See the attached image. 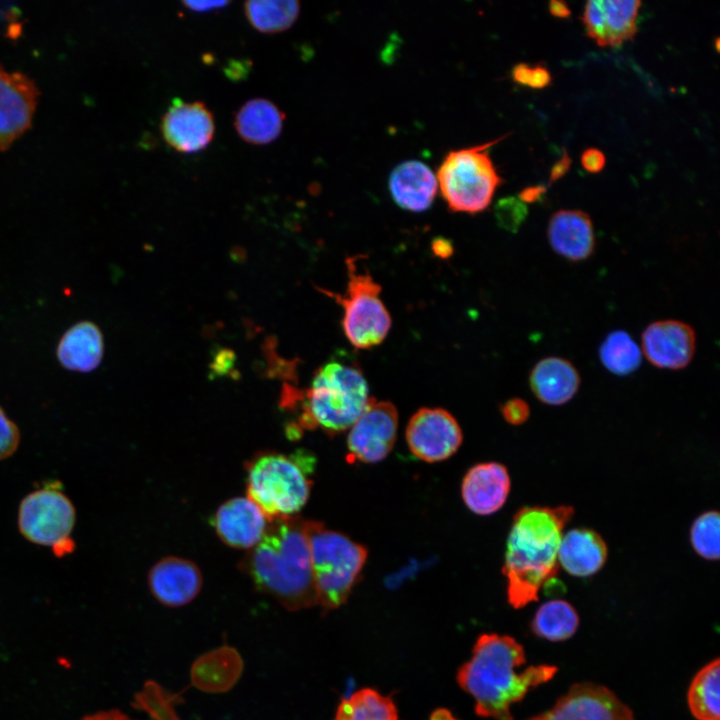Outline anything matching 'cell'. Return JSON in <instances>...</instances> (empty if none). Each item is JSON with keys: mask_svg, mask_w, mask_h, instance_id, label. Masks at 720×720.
Wrapping results in <instances>:
<instances>
[{"mask_svg": "<svg viewBox=\"0 0 720 720\" xmlns=\"http://www.w3.org/2000/svg\"><path fill=\"white\" fill-rule=\"evenodd\" d=\"M524 647L513 637L496 633L481 634L471 658L457 671V683L475 702V713L494 720H513L511 706L533 688L554 678L558 667L525 664Z\"/></svg>", "mask_w": 720, "mask_h": 720, "instance_id": "cell-1", "label": "cell"}, {"mask_svg": "<svg viewBox=\"0 0 720 720\" xmlns=\"http://www.w3.org/2000/svg\"><path fill=\"white\" fill-rule=\"evenodd\" d=\"M573 515L568 505L526 506L514 515L502 567L513 608L537 601L540 591L557 576L560 541Z\"/></svg>", "mask_w": 720, "mask_h": 720, "instance_id": "cell-2", "label": "cell"}, {"mask_svg": "<svg viewBox=\"0 0 720 720\" xmlns=\"http://www.w3.org/2000/svg\"><path fill=\"white\" fill-rule=\"evenodd\" d=\"M240 568L258 590L288 610L318 604L306 520L296 515L272 520Z\"/></svg>", "mask_w": 720, "mask_h": 720, "instance_id": "cell-3", "label": "cell"}, {"mask_svg": "<svg viewBox=\"0 0 720 720\" xmlns=\"http://www.w3.org/2000/svg\"><path fill=\"white\" fill-rule=\"evenodd\" d=\"M286 405L300 402L301 414L297 425L290 430L296 437L302 429L320 428L328 435H336L351 428L369 404L368 383L361 369L353 364L332 360L314 374L310 387L292 392Z\"/></svg>", "mask_w": 720, "mask_h": 720, "instance_id": "cell-4", "label": "cell"}, {"mask_svg": "<svg viewBox=\"0 0 720 720\" xmlns=\"http://www.w3.org/2000/svg\"><path fill=\"white\" fill-rule=\"evenodd\" d=\"M315 463L306 450L259 452L245 464L247 497L270 521L295 516L309 499Z\"/></svg>", "mask_w": 720, "mask_h": 720, "instance_id": "cell-5", "label": "cell"}, {"mask_svg": "<svg viewBox=\"0 0 720 720\" xmlns=\"http://www.w3.org/2000/svg\"><path fill=\"white\" fill-rule=\"evenodd\" d=\"M318 604L336 609L349 598L367 560V549L347 535L306 520Z\"/></svg>", "mask_w": 720, "mask_h": 720, "instance_id": "cell-6", "label": "cell"}, {"mask_svg": "<svg viewBox=\"0 0 720 720\" xmlns=\"http://www.w3.org/2000/svg\"><path fill=\"white\" fill-rule=\"evenodd\" d=\"M502 139L452 150L444 157L436 179L450 210L475 214L491 203L502 179L488 149Z\"/></svg>", "mask_w": 720, "mask_h": 720, "instance_id": "cell-7", "label": "cell"}, {"mask_svg": "<svg viewBox=\"0 0 720 720\" xmlns=\"http://www.w3.org/2000/svg\"><path fill=\"white\" fill-rule=\"evenodd\" d=\"M358 257H347V287L344 294L322 290L343 308L342 327L346 338L358 349L383 342L391 328V316L380 299L381 286L369 271L359 270Z\"/></svg>", "mask_w": 720, "mask_h": 720, "instance_id": "cell-8", "label": "cell"}, {"mask_svg": "<svg viewBox=\"0 0 720 720\" xmlns=\"http://www.w3.org/2000/svg\"><path fill=\"white\" fill-rule=\"evenodd\" d=\"M74 524V506L56 486L37 489L20 504L18 526L21 533L29 541L49 547L57 556L73 551Z\"/></svg>", "mask_w": 720, "mask_h": 720, "instance_id": "cell-9", "label": "cell"}, {"mask_svg": "<svg viewBox=\"0 0 720 720\" xmlns=\"http://www.w3.org/2000/svg\"><path fill=\"white\" fill-rule=\"evenodd\" d=\"M398 413L388 401L371 399L351 426L347 437L350 463H378L391 452L397 435Z\"/></svg>", "mask_w": 720, "mask_h": 720, "instance_id": "cell-10", "label": "cell"}, {"mask_svg": "<svg viewBox=\"0 0 720 720\" xmlns=\"http://www.w3.org/2000/svg\"><path fill=\"white\" fill-rule=\"evenodd\" d=\"M405 437L410 452L427 463L448 459L456 453L463 440L462 430L451 413L442 408L428 407L413 414Z\"/></svg>", "mask_w": 720, "mask_h": 720, "instance_id": "cell-11", "label": "cell"}, {"mask_svg": "<svg viewBox=\"0 0 720 720\" xmlns=\"http://www.w3.org/2000/svg\"><path fill=\"white\" fill-rule=\"evenodd\" d=\"M527 720H635L632 710L609 688L573 684L554 706Z\"/></svg>", "mask_w": 720, "mask_h": 720, "instance_id": "cell-12", "label": "cell"}, {"mask_svg": "<svg viewBox=\"0 0 720 720\" xmlns=\"http://www.w3.org/2000/svg\"><path fill=\"white\" fill-rule=\"evenodd\" d=\"M38 96L30 77L0 64V150L7 149L29 129Z\"/></svg>", "mask_w": 720, "mask_h": 720, "instance_id": "cell-13", "label": "cell"}, {"mask_svg": "<svg viewBox=\"0 0 720 720\" xmlns=\"http://www.w3.org/2000/svg\"><path fill=\"white\" fill-rule=\"evenodd\" d=\"M165 142L180 153H195L205 149L215 133L214 116L200 101L173 99L161 120Z\"/></svg>", "mask_w": 720, "mask_h": 720, "instance_id": "cell-14", "label": "cell"}, {"mask_svg": "<svg viewBox=\"0 0 720 720\" xmlns=\"http://www.w3.org/2000/svg\"><path fill=\"white\" fill-rule=\"evenodd\" d=\"M647 360L657 368L679 370L692 360L696 335L693 328L678 320H661L649 324L641 336Z\"/></svg>", "mask_w": 720, "mask_h": 720, "instance_id": "cell-15", "label": "cell"}, {"mask_svg": "<svg viewBox=\"0 0 720 720\" xmlns=\"http://www.w3.org/2000/svg\"><path fill=\"white\" fill-rule=\"evenodd\" d=\"M210 522L224 544L250 550L263 538L271 521L248 497H234L217 508Z\"/></svg>", "mask_w": 720, "mask_h": 720, "instance_id": "cell-16", "label": "cell"}, {"mask_svg": "<svg viewBox=\"0 0 720 720\" xmlns=\"http://www.w3.org/2000/svg\"><path fill=\"white\" fill-rule=\"evenodd\" d=\"M640 6L637 0L588 1L582 16L587 35L602 47L632 39Z\"/></svg>", "mask_w": 720, "mask_h": 720, "instance_id": "cell-17", "label": "cell"}, {"mask_svg": "<svg viewBox=\"0 0 720 720\" xmlns=\"http://www.w3.org/2000/svg\"><path fill=\"white\" fill-rule=\"evenodd\" d=\"M153 597L168 607L191 602L202 587V574L193 562L178 556H167L156 562L148 573Z\"/></svg>", "mask_w": 720, "mask_h": 720, "instance_id": "cell-18", "label": "cell"}, {"mask_svg": "<svg viewBox=\"0 0 720 720\" xmlns=\"http://www.w3.org/2000/svg\"><path fill=\"white\" fill-rule=\"evenodd\" d=\"M511 489L507 468L498 462L479 463L465 474L461 495L473 513L486 516L499 511Z\"/></svg>", "mask_w": 720, "mask_h": 720, "instance_id": "cell-19", "label": "cell"}, {"mask_svg": "<svg viewBox=\"0 0 720 720\" xmlns=\"http://www.w3.org/2000/svg\"><path fill=\"white\" fill-rule=\"evenodd\" d=\"M547 236L552 249L573 262L586 260L595 249L592 221L581 210L555 212L550 218Z\"/></svg>", "mask_w": 720, "mask_h": 720, "instance_id": "cell-20", "label": "cell"}, {"mask_svg": "<svg viewBox=\"0 0 720 720\" xmlns=\"http://www.w3.org/2000/svg\"><path fill=\"white\" fill-rule=\"evenodd\" d=\"M608 548L593 529L573 528L562 535L558 564L569 575L586 578L599 572L607 561Z\"/></svg>", "mask_w": 720, "mask_h": 720, "instance_id": "cell-21", "label": "cell"}, {"mask_svg": "<svg viewBox=\"0 0 720 720\" xmlns=\"http://www.w3.org/2000/svg\"><path fill=\"white\" fill-rule=\"evenodd\" d=\"M437 185L432 170L418 160L400 163L389 177L393 200L401 208L412 212H423L432 205Z\"/></svg>", "mask_w": 720, "mask_h": 720, "instance_id": "cell-22", "label": "cell"}, {"mask_svg": "<svg viewBox=\"0 0 720 720\" xmlns=\"http://www.w3.org/2000/svg\"><path fill=\"white\" fill-rule=\"evenodd\" d=\"M581 383L576 367L561 357H546L535 364L530 372L529 384L535 397L542 403L559 406L570 401Z\"/></svg>", "mask_w": 720, "mask_h": 720, "instance_id": "cell-23", "label": "cell"}, {"mask_svg": "<svg viewBox=\"0 0 720 720\" xmlns=\"http://www.w3.org/2000/svg\"><path fill=\"white\" fill-rule=\"evenodd\" d=\"M56 354L59 363L65 369L91 372L100 365L103 358L102 332L93 322H77L62 335Z\"/></svg>", "mask_w": 720, "mask_h": 720, "instance_id": "cell-24", "label": "cell"}, {"mask_svg": "<svg viewBox=\"0 0 720 720\" xmlns=\"http://www.w3.org/2000/svg\"><path fill=\"white\" fill-rule=\"evenodd\" d=\"M284 119V113L275 103L265 98H253L239 108L234 126L245 142L265 145L279 137Z\"/></svg>", "mask_w": 720, "mask_h": 720, "instance_id": "cell-25", "label": "cell"}, {"mask_svg": "<svg viewBox=\"0 0 720 720\" xmlns=\"http://www.w3.org/2000/svg\"><path fill=\"white\" fill-rule=\"evenodd\" d=\"M688 707L696 720H720V660L703 666L687 692Z\"/></svg>", "mask_w": 720, "mask_h": 720, "instance_id": "cell-26", "label": "cell"}, {"mask_svg": "<svg viewBox=\"0 0 720 720\" xmlns=\"http://www.w3.org/2000/svg\"><path fill=\"white\" fill-rule=\"evenodd\" d=\"M579 626V615L574 606L562 599L543 603L536 611L531 630L539 638L552 642L571 638Z\"/></svg>", "mask_w": 720, "mask_h": 720, "instance_id": "cell-27", "label": "cell"}, {"mask_svg": "<svg viewBox=\"0 0 720 720\" xmlns=\"http://www.w3.org/2000/svg\"><path fill=\"white\" fill-rule=\"evenodd\" d=\"M335 720H398V710L391 697L363 688L340 702Z\"/></svg>", "mask_w": 720, "mask_h": 720, "instance_id": "cell-28", "label": "cell"}, {"mask_svg": "<svg viewBox=\"0 0 720 720\" xmlns=\"http://www.w3.org/2000/svg\"><path fill=\"white\" fill-rule=\"evenodd\" d=\"M245 15L251 26L261 33H279L290 28L300 12L298 1L258 0L244 3Z\"/></svg>", "mask_w": 720, "mask_h": 720, "instance_id": "cell-29", "label": "cell"}, {"mask_svg": "<svg viewBox=\"0 0 720 720\" xmlns=\"http://www.w3.org/2000/svg\"><path fill=\"white\" fill-rule=\"evenodd\" d=\"M603 366L611 373L626 376L641 364V350L632 337L623 330L609 333L599 347Z\"/></svg>", "mask_w": 720, "mask_h": 720, "instance_id": "cell-30", "label": "cell"}, {"mask_svg": "<svg viewBox=\"0 0 720 720\" xmlns=\"http://www.w3.org/2000/svg\"><path fill=\"white\" fill-rule=\"evenodd\" d=\"M720 517L716 510H708L698 515L689 532L693 550L701 558L717 561L720 556Z\"/></svg>", "mask_w": 720, "mask_h": 720, "instance_id": "cell-31", "label": "cell"}, {"mask_svg": "<svg viewBox=\"0 0 720 720\" xmlns=\"http://www.w3.org/2000/svg\"><path fill=\"white\" fill-rule=\"evenodd\" d=\"M494 212L500 227L510 232H517L528 214V209L519 198L509 196L497 202Z\"/></svg>", "mask_w": 720, "mask_h": 720, "instance_id": "cell-32", "label": "cell"}, {"mask_svg": "<svg viewBox=\"0 0 720 720\" xmlns=\"http://www.w3.org/2000/svg\"><path fill=\"white\" fill-rule=\"evenodd\" d=\"M512 78L516 83L533 89L545 88L552 82L550 71L542 64L519 63L512 69Z\"/></svg>", "mask_w": 720, "mask_h": 720, "instance_id": "cell-33", "label": "cell"}, {"mask_svg": "<svg viewBox=\"0 0 720 720\" xmlns=\"http://www.w3.org/2000/svg\"><path fill=\"white\" fill-rule=\"evenodd\" d=\"M15 2L0 1V38L16 40L22 33L23 21Z\"/></svg>", "mask_w": 720, "mask_h": 720, "instance_id": "cell-34", "label": "cell"}, {"mask_svg": "<svg viewBox=\"0 0 720 720\" xmlns=\"http://www.w3.org/2000/svg\"><path fill=\"white\" fill-rule=\"evenodd\" d=\"M19 431L0 407V460L10 456L18 446Z\"/></svg>", "mask_w": 720, "mask_h": 720, "instance_id": "cell-35", "label": "cell"}, {"mask_svg": "<svg viewBox=\"0 0 720 720\" xmlns=\"http://www.w3.org/2000/svg\"><path fill=\"white\" fill-rule=\"evenodd\" d=\"M503 418L511 425H521L530 415L528 403L521 398H512L500 407Z\"/></svg>", "mask_w": 720, "mask_h": 720, "instance_id": "cell-36", "label": "cell"}, {"mask_svg": "<svg viewBox=\"0 0 720 720\" xmlns=\"http://www.w3.org/2000/svg\"><path fill=\"white\" fill-rule=\"evenodd\" d=\"M606 163L605 155L596 148H588L581 155L583 168L590 173L600 172Z\"/></svg>", "mask_w": 720, "mask_h": 720, "instance_id": "cell-37", "label": "cell"}, {"mask_svg": "<svg viewBox=\"0 0 720 720\" xmlns=\"http://www.w3.org/2000/svg\"><path fill=\"white\" fill-rule=\"evenodd\" d=\"M183 5L196 12H207L228 5L229 1H183Z\"/></svg>", "mask_w": 720, "mask_h": 720, "instance_id": "cell-38", "label": "cell"}, {"mask_svg": "<svg viewBox=\"0 0 720 720\" xmlns=\"http://www.w3.org/2000/svg\"><path fill=\"white\" fill-rule=\"evenodd\" d=\"M571 165V158L566 151L563 152L562 157L553 165L550 173V183L558 180L564 176L569 170Z\"/></svg>", "mask_w": 720, "mask_h": 720, "instance_id": "cell-39", "label": "cell"}, {"mask_svg": "<svg viewBox=\"0 0 720 720\" xmlns=\"http://www.w3.org/2000/svg\"><path fill=\"white\" fill-rule=\"evenodd\" d=\"M154 720H179L177 717L173 703H164L157 706L150 713Z\"/></svg>", "mask_w": 720, "mask_h": 720, "instance_id": "cell-40", "label": "cell"}, {"mask_svg": "<svg viewBox=\"0 0 720 720\" xmlns=\"http://www.w3.org/2000/svg\"><path fill=\"white\" fill-rule=\"evenodd\" d=\"M432 251L436 256L444 259L452 255L453 246L449 240L438 237L432 242Z\"/></svg>", "mask_w": 720, "mask_h": 720, "instance_id": "cell-41", "label": "cell"}, {"mask_svg": "<svg viewBox=\"0 0 720 720\" xmlns=\"http://www.w3.org/2000/svg\"><path fill=\"white\" fill-rule=\"evenodd\" d=\"M546 191L543 185L530 186L523 189L519 194V199L522 202L533 203L537 201Z\"/></svg>", "mask_w": 720, "mask_h": 720, "instance_id": "cell-42", "label": "cell"}, {"mask_svg": "<svg viewBox=\"0 0 720 720\" xmlns=\"http://www.w3.org/2000/svg\"><path fill=\"white\" fill-rule=\"evenodd\" d=\"M549 12L551 15L559 18H568L571 14V11L564 1H556L552 0L549 2Z\"/></svg>", "mask_w": 720, "mask_h": 720, "instance_id": "cell-43", "label": "cell"}, {"mask_svg": "<svg viewBox=\"0 0 720 720\" xmlns=\"http://www.w3.org/2000/svg\"><path fill=\"white\" fill-rule=\"evenodd\" d=\"M82 720H132L125 714L119 712V711H106V712H100L96 713L90 716H87L86 718Z\"/></svg>", "mask_w": 720, "mask_h": 720, "instance_id": "cell-44", "label": "cell"}, {"mask_svg": "<svg viewBox=\"0 0 720 720\" xmlns=\"http://www.w3.org/2000/svg\"><path fill=\"white\" fill-rule=\"evenodd\" d=\"M428 720H459L454 714L446 708H438L434 710Z\"/></svg>", "mask_w": 720, "mask_h": 720, "instance_id": "cell-45", "label": "cell"}, {"mask_svg": "<svg viewBox=\"0 0 720 720\" xmlns=\"http://www.w3.org/2000/svg\"><path fill=\"white\" fill-rule=\"evenodd\" d=\"M715 42H716V49L718 51L719 50V39L717 38Z\"/></svg>", "mask_w": 720, "mask_h": 720, "instance_id": "cell-46", "label": "cell"}]
</instances>
